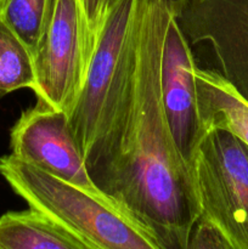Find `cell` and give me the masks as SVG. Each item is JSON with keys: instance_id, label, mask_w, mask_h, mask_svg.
I'll return each mask as SVG.
<instances>
[{"instance_id": "cell-1", "label": "cell", "mask_w": 248, "mask_h": 249, "mask_svg": "<svg viewBox=\"0 0 248 249\" xmlns=\"http://www.w3.org/2000/svg\"><path fill=\"white\" fill-rule=\"evenodd\" d=\"M172 1L146 0L130 82L85 164L100 194L158 247L189 249L201 204L194 170L175 145L160 97L163 28Z\"/></svg>"}, {"instance_id": "cell-10", "label": "cell", "mask_w": 248, "mask_h": 249, "mask_svg": "<svg viewBox=\"0 0 248 249\" xmlns=\"http://www.w3.org/2000/svg\"><path fill=\"white\" fill-rule=\"evenodd\" d=\"M0 249H91L44 214L7 212L0 216Z\"/></svg>"}, {"instance_id": "cell-8", "label": "cell", "mask_w": 248, "mask_h": 249, "mask_svg": "<svg viewBox=\"0 0 248 249\" xmlns=\"http://www.w3.org/2000/svg\"><path fill=\"white\" fill-rule=\"evenodd\" d=\"M167 7L160 50V97L168 125L180 155L192 168L197 148L206 135L197 107L195 63L186 36L175 17V5Z\"/></svg>"}, {"instance_id": "cell-14", "label": "cell", "mask_w": 248, "mask_h": 249, "mask_svg": "<svg viewBox=\"0 0 248 249\" xmlns=\"http://www.w3.org/2000/svg\"><path fill=\"white\" fill-rule=\"evenodd\" d=\"M189 249H230L219 231L204 218H199L192 230Z\"/></svg>"}, {"instance_id": "cell-5", "label": "cell", "mask_w": 248, "mask_h": 249, "mask_svg": "<svg viewBox=\"0 0 248 249\" xmlns=\"http://www.w3.org/2000/svg\"><path fill=\"white\" fill-rule=\"evenodd\" d=\"M94 48L79 0H49L43 32L33 53L38 101L70 117Z\"/></svg>"}, {"instance_id": "cell-9", "label": "cell", "mask_w": 248, "mask_h": 249, "mask_svg": "<svg viewBox=\"0 0 248 249\" xmlns=\"http://www.w3.org/2000/svg\"><path fill=\"white\" fill-rule=\"evenodd\" d=\"M197 107L204 130L223 128L248 145V104L216 71L196 68Z\"/></svg>"}, {"instance_id": "cell-7", "label": "cell", "mask_w": 248, "mask_h": 249, "mask_svg": "<svg viewBox=\"0 0 248 249\" xmlns=\"http://www.w3.org/2000/svg\"><path fill=\"white\" fill-rule=\"evenodd\" d=\"M174 9L189 44H211L216 72L248 104V0H179Z\"/></svg>"}, {"instance_id": "cell-11", "label": "cell", "mask_w": 248, "mask_h": 249, "mask_svg": "<svg viewBox=\"0 0 248 249\" xmlns=\"http://www.w3.org/2000/svg\"><path fill=\"white\" fill-rule=\"evenodd\" d=\"M35 85L33 55L26 44L0 19V97Z\"/></svg>"}, {"instance_id": "cell-13", "label": "cell", "mask_w": 248, "mask_h": 249, "mask_svg": "<svg viewBox=\"0 0 248 249\" xmlns=\"http://www.w3.org/2000/svg\"><path fill=\"white\" fill-rule=\"evenodd\" d=\"M113 2L114 0H79L92 48H95L100 29Z\"/></svg>"}, {"instance_id": "cell-3", "label": "cell", "mask_w": 248, "mask_h": 249, "mask_svg": "<svg viewBox=\"0 0 248 249\" xmlns=\"http://www.w3.org/2000/svg\"><path fill=\"white\" fill-rule=\"evenodd\" d=\"M145 4L146 0H114L100 29L70 114L71 129L84 158L109 129L130 82Z\"/></svg>"}, {"instance_id": "cell-2", "label": "cell", "mask_w": 248, "mask_h": 249, "mask_svg": "<svg viewBox=\"0 0 248 249\" xmlns=\"http://www.w3.org/2000/svg\"><path fill=\"white\" fill-rule=\"evenodd\" d=\"M0 175L29 208L57 223L91 249H160L104 197L72 186L12 155L0 158Z\"/></svg>"}, {"instance_id": "cell-12", "label": "cell", "mask_w": 248, "mask_h": 249, "mask_svg": "<svg viewBox=\"0 0 248 249\" xmlns=\"http://www.w3.org/2000/svg\"><path fill=\"white\" fill-rule=\"evenodd\" d=\"M49 0H0V19L33 55L48 15Z\"/></svg>"}, {"instance_id": "cell-4", "label": "cell", "mask_w": 248, "mask_h": 249, "mask_svg": "<svg viewBox=\"0 0 248 249\" xmlns=\"http://www.w3.org/2000/svg\"><path fill=\"white\" fill-rule=\"evenodd\" d=\"M202 218L230 249H248V145L223 128L207 130L194 164Z\"/></svg>"}, {"instance_id": "cell-6", "label": "cell", "mask_w": 248, "mask_h": 249, "mask_svg": "<svg viewBox=\"0 0 248 249\" xmlns=\"http://www.w3.org/2000/svg\"><path fill=\"white\" fill-rule=\"evenodd\" d=\"M10 148L17 160L61 181L106 198L90 178L66 112L38 101L35 106L22 112L11 128Z\"/></svg>"}]
</instances>
